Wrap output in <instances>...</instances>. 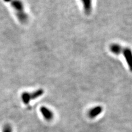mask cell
Wrapping results in <instances>:
<instances>
[{
  "label": "cell",
  "mask_w": 132,
  "mask_h": 132,
  "mask_svg": "<svg viewBox=\"0 0 132 132\" xmlns=\"http://www.w3.org/2000/svg\"><path fill=\"white\" fill-rule=\"evenodd\" d=\"M10 3L11 6L14 11L15 14L19 22L22 24H27L29 21L28 14L25 12L24 5L21 0H3Z\"/></svg>",
  "instance_id": "6da1fadb"
},
{
  "label": "cell",
  "mask_w": 132,
  "mask_h": 132,
  "mask_svg": "<svg viewBox=\"0 0 132 132\" xmlns=\"http://www.w3.org/2000/svg\"><path fill=\"white\" fill-rule=\"evenodd\" d=\"M44 93V91L42 89H38V90L35 91V92H33L32 93L24 92L22 94L21 98L23 102L25 104L28 105L31 100H34V99L39 97L41 95H43Z\"/></svg>",
  "instance_id": "7a4b0ae2"
},
{
  "label": "cell",
  "mask_w": 132,
  "mask_h": 132,
  "mask_svg": "<svg viewBox=\"0 0 132 132\" xmlns=\"http://www.w3.org/2000/svg\"><path fill=\"white\" fill-rule=\"evenodd\" d=\"M122 54L125 57L129 69L132 72V50L129 47H124Z\"/></svg>",
  "instance_id": "3957f363"
},
{
  "label": "cell",
  "mask_w": 132,
  "mask_h": 132,
  "mask_svg": "<svg viewBox=\"0 0 132 132\" xmlns=\"http://www.w3.org/2000/svg\"><path fill=\"white\" fill-rule=\"evenodd\" d=\"M102 111L103 107L100 105H98L91 109L88 112V116L89 118L94 119L101 114L102 112Z\"/></svg>",
  "instance_id": "277c9868"
},
{
  "label": "cell",
  "mask_w": 132,
  "mask_h": 132,
  "mask_svg": "<svg viewBox=\"0 0 132 132\" xmlns=\"http://www.w3.org/2000/svg\"><path fill=\"white\" fill-rule=\"evenodd\" d=\"M123 48L124 47H123L121 45L117 43L111 44L109 47L111 52H112L113 54L116 55H121V53H122Z\"/></svg>",
  "instance_id": "5b68a950"
},
{
  "label": "cell",
  "mask_w": 132,
  "mask_h": 132,
  "mask_svg": "<svg viewBox=\"0 0 132 132\" xmlns=\"http://www.w3.org/2000/svg\"><path fill=\"white\" fill-rule=\"evenodd\" d=\"M40 111L44 117L47 121H51L53 118V113L52 111L46 108V107H41L40 109Z\"/></svg>",
  "instance_id": "8992f818"
},
{
  "label": "cell",
  "mask_w": 132,
  "mask_h": 132,
  "mask_svg": "<svg viewBox=\"0 0 132 132\" xmlns=\"http://www.w3.org/2000/svg\"><path fill=\"white\" fill-rule=\"evenodd\" d=\"M86 14L89 15L92 11V0H81Z\"/></svg>",
  "instance_id": "52a82bcc"
},
{
  "label": "cell",
  "mask_w": 132,
  "mask_h": 132,
  "mask_svg": "<svg viewBox=\"0 0 132 132\" xmlns=\"http://www.w3.org/2000/svg\"><path fill=\"white\" fill-rule=\"evenodd\" d=\"M2 131L3 132H12V127L9 125H6L4 126Z\"/></svg>",
  "instance_id": "ba28073f"
}]
</instances>
